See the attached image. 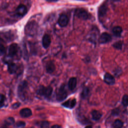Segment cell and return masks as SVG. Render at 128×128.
<instances>
[{"label":"cell","mask_w":128,"mask_h":128,"mask_svg":"<svg viewBox=\"0 0 128 128\" xmlns=\"http://www.w3.org/2000/svg\"><path fill=\"white\" fill-rule=\"evenodd\" d=\"M38 25L36 22L34 20L30 21L28 22L25 26V33L29 36H34L38 31Z\"/></svg>","instance_id":"obj_1"},{"label":"cell","mask_w":128,"mask_h":128,"mask_svg":"<svg viewBox=\"0 0 128 128\" xmlns=\"http://www.w3.org/2000/svg\"><path fill=\"white\" fill-rule=\"evenodd\" d=\"M52 92V88L50 86H40L37 90V94L40 96L46 97L50 96Z\"/></svg>","instance_id":"obj_2"},{"label":"cell","mask_w":128,"mask_h":128,"mask_svg":"<svg viewBox=\"0 0 128 128\" xmlns=\"http://www.w3.org/2000/svg\"><path fill=\"white\" fill-rule=\"evenodd\" d=\"M67 97V92L64 84H62L58 89L56 92V98L58 102L65 100Z\"/></svg>","instance_id":"obj_3"},{"label":"cell","mask_w":128,"mask_h":128,"mask_svg":"<svg viewBox=\"0 0 128 128\" xmlns=\"http://www.w3.org/2000/svg\"><path fill=\"white\" fill-rule=\"evenodd\" d=\"M28 88V83L26 80L22 82L18 88V93L19 98L21 100H24L25 98V94L26 92V88Z\"/></svg>","instance_id":"obj_4"},{"label":"cell","mask_w":128,"mask_h":128,"mask_svg":"<svg viewBox=\"0 0 128 128\" xmlns=\"http://www.w3.org/2000/svg\"><path fill=\"white\" fill-rule=\"evenodd\" d=\"M75 15L79 18L86 20L88 18V12L82 8L76 9L75 12Z\"/></svg>","instance_id":"obj_5"},{"label":"cell","mask_w":128,"mask_h":128,"mask_svg":"<svg viewBox=\"0 0 128 128\" xmlns=\"http://www.w3.org/2000/svg\"><path fill=\"white\" fill-rule=\"evenodd\" d=\"M19 48L16 44H12L8 48V55L10 57H14L18 52Z\"/></svg>","instance_id":"obj_6"},{"label":"cell","mask_w":128,"mask_h":128,"mask_svg":"<svg viewBox=\"0 0 128 128\" xmlns=\"http://www.w3.org/2000/svg\"><path fill=\"white\" fill-rule=\"evenodd\" d=\"M68 18L66 14H61L58 20V24L61 27H64L67 26L68 22Z\"/></svg>","instance_id":"obj_7"},{"label":"cell","mask_w":128,"mask_h":128,"mask_svg":"<svg viewBox=\"0 0 128 128\" xmlns=\"http://www.w3.org/2000/svg\"><path fill=\"white\" fill-rule=\"evenodd\" d=\"M27 12V9L26 6L24 4L19 5L16 10V14L20 16H24Z\"/></svg>","instance_id":"obj_8"},{"label":"cell","mask_w":128,"mask_h":128,"mask_svg":"<svg viewBox=\"0 0 128 128\" xmlns=\"http://www.w3.org/2000/svg\"><path fill=\"white\" fill-rule=\"evenodd\" d=\"M51 43V39L50 36L48 34H45L42 39V46L44 48H48Z\"/></svg>","instance_id":"obj_9"},{"label":"cell","mask_w":128,"mask_h":128,"mask_svg":"<svg viewBox=\"0 0 128 128\" xmlns=\"http://www.w3.org/2000/svg\"><path fill=\"white\" fill-rule=\"evenodd\" d=\"M111 38V36L108 34L106 32H104L100 35L99 42L100 44H105L110 41Z\"/></svg>","instance_id":"obj_10"},{"label":"cell","mask_w":128,"mask_h":128,"mask_svg":"<svg viewBox=\"0 0 128 128\" xmlns=\"http://www.w3.org/2000/svg\"><path fill=\"white\" fill-rule=\"evenodd\" d=\"M104 81L108 84L112 85L115 82V79L114 76L109 73H106L104 76Z\"/></svg>","instance_id":"obj_11"},{"label":"cell","mask_w":128,"mask_h":128,"mask_svg":"<svg viewBox=\"0 0 128 128\" xmlns=\"http://www.w3.org/2000/svg\"><path fill=\"white\" fill-rule=\"evenodd\" d=\"M76 104V100L74 99H70L64 102L62 104V106L65 108H72Z\"/></svg>","instance_id":"obj_12"},{"label":"cell","mask_w":128,"mask_h":128,"mask_svg":"<svg viewBox=\"0 0 128 128\" xmlns=\"http://www.w3.org/2000/svg\"><path fill=\"white\" fill-rule=\"evenodd\" d=\"M20 115L22 118H28L32 116V112L28 108H24L22 109L20 112Z\"/></svg>","instance_id":"obj_13"},{"label":"cell","mask_w":128,"mask_h":128,"mask_svg":"<svg viewBox=\"0 0 128 128\" xmlns=\"http://www.w3.org/2000/svg\"><path fill=\"white\" fill-rule=\"evenodd\" d=\"M8 72L10 74H12L16 72L18 70V66L14 62H8Z\"/></svg>","instance_id":"obj_14"},{"label":"cell","mask_w":128,"mask_h":128,"mask_svg":"<svg viewBox=\"0 0 128 128\" xmlns=\"http://www.w3.org/2000/svg\"><path fill=\"white\" fill-rule=\"evenodd\" d=\"M46 70L48 73H52L55 70V66L52 61L48 62L46 64Z\"/></svg>","instance_id":"obj_15"},{"label":"cell","mask_w":128,"mask_h":128,"mask_svg":"<svg viewBox=\"0 0 128 128\" xmlns=\"http://www.w3.org/2000/svg\"><path fill=\"white\" fill-rule=\"evenodd\" d=\"M76 78H71L68 81V88L70 90H74L76 86Z\"/></svg>","instance_id":"obj_16"},{"label":"cell","mask_w":128,"mask_h":128,"mask_svg":"<svg viewBox=\"0 0 128 128\" xmlns=\"http://www.w3.org/2000/svg\"><path fill=\"white\" fill-rule=\"evenodd\" d=\"M107 11V7L105 4H102V5L98 10V16L100 17H102L104 16Z\"/></svg>","instance_id":"obj_17"},{"label":"cell","mask_w":128,"mask_h":128,"mask_svg":"<svg viewBox=\"0 0 128 128\" xmlns=\"http://www.w3.org/2000/svg\"><path fill=\"white\" fill-rule=\"evenodd\" d=\"M92 118L94 120H98L102 117V114L98 110H93L92 112Z\"/></svg>","instance_id":"obj_18"},{"label":"cell","mask_w":128,"mask_h":128,"mask_svg":"<svg viewBox=\"0 0 128 128\" xmlns=\"http://www.w3.org/2000/svg\"><path fill=\"white\" fill-rule=\"evenodd\" d=\"M112 32L116 36H119L122 32V28L119 26H115L112 29Z\"/></svg>","instance_id":"obj_19"},{"label":"cell","mask_w":128,"mask_h":128,"mask_svg":"<svg viewBox=\"0 0 128 128\" xmlns=\"http://www.w3.org/2000/svg\"><path fill=\"white\" fill-rule=\"evenodd\" d=\"M6 52V47L2 39L0 37V54H3Z\"/></svg>","instance_id":"obj_20"},{"label":"cell","mask_w":128,"mask_h":128,"mask_svg":"<svg viewBox=\"0 0 128 128\" xmlns=\"http://www.w3.org/2000/svg\"><path fill=\"white\" fill-rule=\"evenodd\" d=\"M123 126V122L120 120H116L113 123L112 126L116 128H120Z\"/></svg>","instance_id":"obj_21"},{"label":"cell","mask_w":128,"mask_h":128,"mask_svg":"<svg viewBox=\"0 0 128 128\" xmlns=\"http://www.w3.org/2000/svg\"><path fill=\"white\" fill-rule=\"evenodd\" d=\"M89 93V90L88 88H85L83 89L82 94H81V96L82 98H87V96L88 95Z\"/></svg>","instance_id":"obj_22"},{"label":"cell","mask_w":128,"mask_h":128,"mask_svg":"<svg viewBox=\"0 0 128 128\" xmlns=\"http://www.w3.org/2000/svg\"><path fill=\"white\" fill-rule=\"evenodd\" d=\"M6 124V125H12V124H14V120L13 118L12 117H10L8 118L7 119H6L4 121Z\"/></svg>","instance_id":"obj_23"},{"label":"cell","mask_w":128,"mask_h":128,"mask_svg":"<svg viewBox=\"0 0 128 128\" xmlns=\"http://www.w3.org/2000/svg\"><path fill=\"white\" fill-rule=\"evenodd\" d=\"M122 104L124 106H128V96L125 94L123 96L122 99Z\"/></svg>","instance_id":"obj_24"},{"label":"cell","mask_w":128,"mask_h":128,"mask_svg":"<svg viewBox=\"0 0 128 128\" xmlns=\"http://www.w3.org/2000/svg\"><path fill=\"white\" fill-rule=\"evenodd\" d=\"M113 46L115 48H116V49H118V50L122 49V42H115L113 44Z\"/></svg>","instance_id":"obj_25"},{"label":"cell","mask_w":128,"mask_h":128,"mask_svg":"<svg viewBox=\"0 0 128 128\" xmlns=\"http://www.w3.org/2000/svg\"><path fill=\"white\" fill-rule=\"evenodd\" d=\"M5 101V96L2 94H0V108L2 107L4 105Z\"/></svg>","instance_id":"obj_26"},{"label":"cell","mask_w":128,"mask_h":128,"mask_svg":"<svg viewBox=\"0 0 128 128\" xmlns=\"http://www.w3.org/2000/svg\"><path fill=\"white\" fill-rule=\"evenodd\" d=\"M50 124L46 121L42 122L40 124V127L42 128H48Z\"/></svg>","instance_id":"obj_27"},{"label":"cell","mask_w":128,"mask_h":128,"mask_svg":"<svg viewBox=\"0 0 128 128\" xmlns=\"http://www.w3.org/2000/svg\"><path fill=\"white\" fill-rule=\"evenodd\" d=\"M26 126V123L22 121L18 122L16 124V127H24V126Z\"/></svg>","instance_id":"obj_28"},{"label":"cell","mask_w":128,"mask_h":128,"mask_svg":"<svg viewBox=\"0 0 128 128\" xmlns=\"http://www.w3.org/2000/svg\"><path fill=\"white\" fill-rule=\"evenodd\" d=\"M20 106V103H19V102H16V103L12 105V108H18Z\"/></svg>","instance_id":"obj_29"},{"label":"cell","mask_w":128,"mask_h":128,"mask_svg":"<svg viewBox=\"0 0 128 128\" xmlns=\"http://www.w3.org/2000/svg\"><path fill=\"white\" fill-rule=\"evenodd\" d=\"M52 128H61V126H58V124H56V125H54L52 126Z\"/></svg>","instance_id":"obj_30"},{"label":"cell","mask_w":128,"mask_h":128,"mask_svg":"<svg viewBox=\"0 0 128 128\" xmlns=\"http://www.w3.org/2000/svg\"><path fill=\"white\" fill-rule=\"evenodd\" d=\"M46 2H56L57 1H58V0H46Z\"/></svg>","instance_id":"obj_31"},{"label":"cell","mask_w":128,"mask_h":128,"mask_svg":"<svg viewBox=\"0 0 128 128\" xmlns=\"http://www.w3.org/2000/svg\"><path fill=\"white\" fill-rule=\"evenodd\" d=\"M112 0L114 2H118V1H120V0Z\"/></svg>","instance_id":"obj_32"}]
</instances>
